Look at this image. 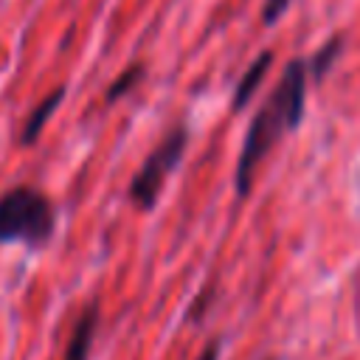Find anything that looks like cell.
<instances>
[{
    "label": "cell",
    "instance_id": "cell-1",
    "mask_svg": "<svg viewBox=\"0 0 360 360\" xmlns=\"http://www.w3.org/2000/svg\"><path fill=\"white\" fill-rule=\"evenodd\" d=\"M307 62L295 59L284 68L278 84L273 87L270 98L259 107L253 115L239 160H236V191L248 194L253 183V172L262 163V158L276 146V141L295 129L304 118V101H307Z\"/></svg>",
    "mask_w": 360,
    "mask_h": 360
},
{
    "label": "cell",
    "instance_id": "cell-2",
    "mask_svg": "<svg viewBox=\"0 0 360 360\" xmlns=\"http://www.w3.org/2000/svg\"><path fill=\"white\" fill-rule=\"evenodd\" d=\"M53 233V208L37 188L20 186L0 197V242L42 245Z\"/></svg>",
    "mask_w": 360,
    "mask_h": 360
},
{
    "label": "cell",
    "instance_id": "cell-3",
    "mask_svg": "<svg viewBox=\"0 0 360 360\" xmlns=\"http://www.w3.org/2000/svg\"><path fill=\"white\" fill-rule=\"evenodd\" d=\"M186 146H188V129L183 124L169 129V135L149 152V158L143 160V166L135 172L132 183H129L132 205H138L141 211H149L158 202V194L163 191L169 174L180 166V160L186 155Z\"/></svg>",
    "mask_w": 360,
    "mask_h": 360
},
{
    "label": "cell",
    "instance_id": "cell-4",
    "mask_svg": "<svg viewBox=\"0 0 360 360\" xmlns=\"http://www.w3.org/2000/svg\"><path fill=\"white\" fill-rule=\"evenodd\" d=\"M96 323H98V307L90 304V307L79 315V321H76V326H73V335H70L68 349H65V360H87V357H90Z\"/></svg>",
    "mask_w": 360,
    "mask_h": 360
},
{
    "label": "cell",
    "instance_id": "cell-5",
    "mask_svg": "<svg viewBox=\"0 0 360 360\" xmlns=\"http://www.w3.org/2000/svg\"><path fill=\"white\" fill-rule=\"evenodd\" d=\"M270 62H273V53L264 51V53H259V56L253 59V65L245 70V76L239 79V84H236V90H233V101H231V110H233V112L248 104V98L253 96V90L262 84V79H264Z\"/></svg>",
    "mask_w": 360,
    "mask_h": 360
},
{
    "label": "cell",
    "instance_id": "cell-6",
    "mask_svg": "<svg viewBox=\"0 0 360 360\" xmlns=\"http://www.w3.org/2000/svg\"><path fill=\"white\" fill-rule=\"evenodd\" d=\"M65 98V87H59V90H53L34 112H31V118H28V124H25V129H22V143H31L39 132H42V127H45V121L51 118V112L59 107V101Z\"/></svg>",
    "mask_w": 360,
    "mask_h": 360
},
{
    "label": "cell",
    "instance_id": "cell-7",
    "mask_svg": "<svg viewBox=\"0 0 360 360\" xmlns=\"http://www.w3.org/2000/svg\"><path fill=\"white\" fill-rule=\"evenodd\" d=\"M340 53V37H335V39H329L321 51H315V56L309 59V68H307V73L312 76V79H323V73L332 68V62H335V56Z\"/></svg>",
    "mask_w": 360,
    "mask_h": 360
},
{
    "label": "cell",
    "instance_id": "cell-8",
    "mask_svg": "<svg viewBox=\"0 0 360 360\" xmlns=\"http://www.w3.org/2000/svg\"><path fill=\"white\" fill-rule=\"evenodd\" d=\"M143 76V68L141 65H132V68H127L112 84H110V90H107V101H115V98H121L127 90H132L135 84H138V79Z\"/></svg>",
    "mask_w": 360,
    "mask_h": 360
},
{
    "label": "cell",
    "instance_id": "cell-9",
    "mask_svg": "<svg viewBox=\"0 0 360 360\" xmlns=\"http://www.w3.org/2000/svg\"><path fill=\"white\" fill-rule=\"evenodd\" d=\"M290 3L292 0H264V8H262V22H267V25H273L287 8H290Z\"/></svg>",
    "mask_w": 360,
    "mask_h": 360
},
{
    "label": "cell",
    "instance_id": "cell-10",
    "mask_svg": "<svg viewBox=\"0 0 360 360\" xmlns=\"http://www.w3.org/2000/svg\"><path fill=\"white\" fill-rule=\"evenodd\" d=\"M217 357H219V343H217V340H211V343L202 349V354H200L197 360H217Z\"/></svg>",
    "mask_w": 360,
    "mask_h": 360
}]
</instances>
